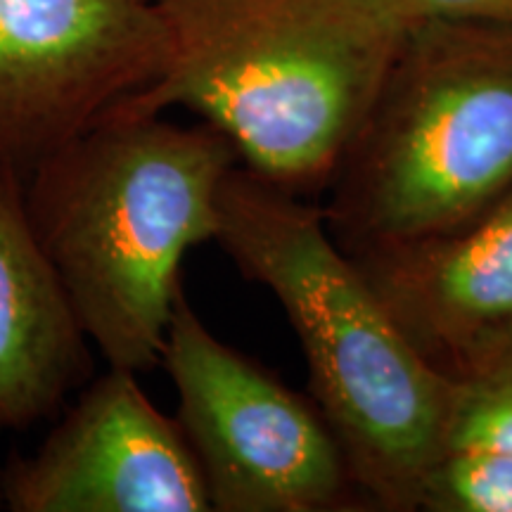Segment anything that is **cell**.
Masks as SVG:
<instances>
[{"instance_id": "ba28073f", "label": "cell", "mask_w": 512, "mask_h": 512, "mask_svg": "<svg viewBox=\"0 0 512 512\" xmlns=\"http://www.w3.org/2000/svg\"><path fill=\"white\" fill-rule=\"evenodd\" d=\"M351 259L448 382L512 370V192L453 233Z\"/></svg>"}, {"instance_id": "8992f818", "label": "cell", "mask_w": 512, "mask_h": 512, "mask_svg": "<svg viewBox=\"0 0 512 512\" xmlns=\"http://www.w3.org/2000/svg\"><path fill=\"white\" fill-rule=\"evenodd\" d=\"M169 31L143 0H0V162L27 176L152 86Z\"/></svg>"}, {"instance_id": "8fae6325", "label": "cell", "mask_w": 512, "mask_h": 512, "mask_svg": "<svg viewBox=\"0 0 512 512\" xmlns=\"http://www.w3.org/2000/svg\"><path fill=\"white\" fill-rule=\"evenodd\" d=\"M486 448L512 458V370L453 384L444 451Z\"/></svg>"}, {"instance_id": "4fadbf2b", "label": "cell", "mask_w": 512, "mask_h": 512, "mask_svg": "<svg viewBox=\"0 0 512 512\" xmlns=\"http://www.w3.org/2000/svg\"><path fill=\"white\" fill-rule=\"evenodd\" d=\"M143 3H152V0H143Z\"/></svg>"}, {"instance_id": "277c9868", "label": "cell", "mask_w": 512, "mask_h": 512, "mask_svg": "<svg viewBox=\"0 0 512 512\" xmlns=\"http://www.w3.org/2000/svg\"><path fill=\"white\" fill-rule=\"evenodd\" d=\"M325 221L351 256L453 233L512 192V27L422 19L339 159Z\"/></svg>"}, {"instance_id": "9c48e42d", "label": "cell", "mask_w": 512, "mask_h": 512, "mask_svg": "<svg viewBox=\"0 0 512 512\" xmlns=\"http://www.w3.org/2000/svg\"><path fill=\"white\" fill-rule=\"evenodd\" d=\"M91 368V342L31 223L24 176L0 162V430L53 418Z\"/></svg>"}, {"instance_id": "5b68a950", "label": "cell", "mask_w": 512, "mask_h": 512, "mask_svg": "<svg viewBox=\"0 0 512 512\" xmlns=\"http://www.w3.org/2000/svg\"><path fill=\"white\" fill-rule=\"evenodd\" d=\"M178 425L200 463L211 510L318 512L354 484L316 401L211 332L181 290L162 349Z\"/></svg>"}, {"instance_id": "7a4b0ae2", "label": "cell", "mask_w": 512, "mask_h": 512, "mask_svg": "<svg viewBox=\"0 0 512 512\" xmlns=\"http://www.w3.org/2000/svg\"><path fill=\"white\" fill-rule=\"evenodd\" d=\"M240 162L211 124L112 112L24 176L38 240L110 368L162 363L181 261L219 233V190Z\"/></svg>"}, {"instance_id": "30bf717a", "label": "cell", "mask_w": 512, "mask_h": 512, "mask_svg": "<svg viewBox=\"0 0 512 512\" xmlns=\"http://www.w3.org/2000/svg\"><path fill=\"white\" fill-rule=\"evenodd\" d=\"M432 512H512V458L486 448H448L420 486Z\"/></svg>"}, {"instance_id": "52a82bcc", "label": "cell", "mask_w": 512, "mask_h": 512, "mask_svg": "<svg viewBox=\"0 0 512 512\" xmlns=\"http://www.w3.org/2000/svg\"><path fill=\"white\" fill-rule=\"evenodd\" d=\"M0 501L12 512H211L178 420L121 368L83 389L34 456L10 460Z\"/></svg>"}, {"instance_id": "7c38bea8", "label": "cell", "mask_w": 512, "mask_h": 512, "mask_svg": "<svg viewBox=\"0 0 512 512\" xmlns=\"http://www.w3.org/2000/svg\"><path fill=\"white\" fill-rule=\"evenodd\" d=\"M411 15L451 22H491L512 27V0H399Z\"/></svg>"}, {"instance_id": "6da1fadb", "label": "cell", "mask_w": 512, "mask_h": 512, "mask_svg": "<svg viewBox=\"0 0 512 512\" xmlns=\"http://www.w3.org/2000/svg\"><path fill=\"white\" fill-rule=\"evenodd\" d=\"M169 31L159 79L124 114H200L254 174L330 183L418 19L399 0H152Z\"/></svg>"}, {"instance_id": "3957f363", "label": "cell", "mask_w": 512, "mask_h": 512, "mask_svg": "<svg viewBox=\"0 0 512 512\" xmlns=\"http://www.w3.org/2000/svg\"><path fill=\"white\" fill-rule=\"evenodd\" d=\"M216 242L283 306L354 484L382 508L418 510L422 479L444 453L453 384L332 238L325 211L235 164L219 190Z\"/></svg>"}]
</instances>
